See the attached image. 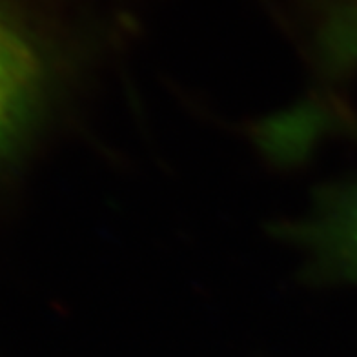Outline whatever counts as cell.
I'll return each mask as SVG.
<instances>
[{
    "label": "cell",
    "mask_w": 357,
    "mask_h": 357,
    "mask_svg": "<svg viewBox=\"0 0 357 357\" xmlns=\"http://www.w3.org/2000/svg\"><path fill=\"white\" fill-rule=\"evenodd\" d=\"M43 68L31 44L0 13V160L26 133L43 91Z\"/></svg>",
    "instance_id": "2"
},
{
    "label": "cell",
    "mask_w": 357,
    "mask_h": 357,
    "mask_svg": "<svg viewBox=\"0 0 357 357\" xmlns=\"http://www.w3.org/2000/svg\"><path fill=\"white\" fill-rule=\"evenodd\" d=\"M290 235L315 279L357 282V181L323 195Z\"/></svg>",
    "instance_id": "1"
}]
</instances>
